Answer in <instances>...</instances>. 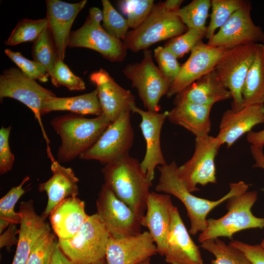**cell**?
<instances>
[{
  "label": "cell",
  "instance_id": "44dd1931",
  "mask_svg": "<svg viewBox=\"0 0 264 264\" xmlns=\"http://www.w3.org/2000/svg\"><path fill=\"white\" fill-rule=\"evenodd\" d=\"M83 0L68 3L59 0H47L46 18L55 44L58 59L64 61L72 25L87 4Z\"/></svg>",
  "mask_w": 264,
  "mask_h": 264
},
{
  "label": "cell",
  "instance_id": "db71d44e",
  "mask_svg": "<svg viewBox=\"0 0 264 264\" xmlns=\"http://www.w3.org/2000/svg\"><path fill=\"white\" fill-rule=\"evenodd\" d=\"M260 245L264 248V239L261 242Z\"/></svg>",
  "mask_w": 264,
  "mask_h": 264
},
{
  "label": "cell",
  "instance_id": "7a4b0ae2",
  "mask_svg": "<svg viewBox=\"0 0 264 264\" xmlns=\"http://www.w3.org/2000/svg\"><path fill=\"white\" fill-rule=\"evenodd\" d=\"M101 171L104 183L115 196L138 215L144 216L153 183L138 160L128 153L104 165Z\"/></svg>",
  "mask_w": 264,
  "mask_h": 264
},
{
  "label": "cell",
  "instance_id": "cb8c5ba5",
  "mask_svg": "<svg viewBox=\"0 0 264 264\" xmlns=\"http://www.w3.org/2000/svg\"><path fill=\"white\" fill-rule=\"evenodd\" d=\"M51 161V176L38 185L40 192H45L47 196V203L42 217L45 218L52 211L65 199L77 197L78 193V178L73 170L65 167L55 159L52 155L49 156Z\"/></svg>",
  "mask_w": 264,
  "mask_h": 264
},
{
  "label": "cell",
  "instance_id": "1f68e13d",
  "mask_svg": "<svg viewBox=\"0 0 264 264\" xmlns=\"http://www.w3.org/2000/svg\"><path fill=\"white\" fill-rule=\"evenodd\" d=\"M211 7L210 0H193L181 8L176 14L187 28L195 29L205 34L206 22Z\"/></svg>",
  "mask_w": 264,
  "mask_h": 264
},
{
  "label": "cell",
  "instance_id": "f907efd6",
  "mask_svg": "<svg viewBox=\"0 0 264 264\" xmlns=\"http://www.w3.org/2000/svg\"><path fill=\"white\" fill-rule=\"evenodd\" d=\"M183 0H167L163 2L164 6L169 10L177 13L181 8L180 6Z\"/></svg>",
  "mask_w": 264,
  "mask_h": 264
},
{
  "label": "cell",
  "instance_id": "3957f363",
  "mask_svg": "<svg viewBox=\"0 0 264 264\" xmlns=\"http://www.w3.org/2000/svg\"><path fill=\"white\" fill-rule=\"evenodd\" d=\"M110 123L102 113L92 118L73 113L53 118L50 125L61 140L57 161L67 162L79 157L94 145Z\"/></svg>",
  "mask_w": 264,
  "mask_h": 264
},
{
  "label": "cell",
  "instance_id": "9c48e42d",
  "mask_svg": "<svg viewBox=\"0 0 264 264\" xmlns=\"http://www.w3.org/2000/svg\"><path fill=\"white\" fill-rule=\"evenodd\" d=\"M220 146L216 136L196 137L192 156L177 168L178 176L190 192L199 191L198 184L217 183L215 161Z\"/></svg>",
  "mask_w": 264,
  "mask_h": 264
},
{
  "label": "cell",
  "instance_id": "277c9868",
  "mask_svg": "<svg viewBox=\"0 0 264 264\" xmlns=\"http://www.w3.org/2000/svg\"><path fill=\"white\" fill-rule=\"evenodd\" d=\"M257 198V192L252 191L228 199L227 213L217 219H207L206 228L200 233L198 242L201 243L222 237L232 239L234 234L241 231L264 228V218L257 217L251 212Z\"/></svg>",
  "mask_w": 264,
  "mask_h": 264
},
{
  "label": "cell",
  "instance_id": "f546056e",
  "mask_svg": "<svg viewBox=\"0 0 264 264\" xmlns=\"http://www.w3.org/2000/svg\"><path fill=\"white\" fill-rule=\"evenodd\" d=\"M200 247L214 256L211 264H252L242 251L219 238L206 240L201 243Z\"/></svg>",
  "mask_w": 264,
  "mask_h": 264
},
{
  "label": "cell",
  "instance_id": "f1b7e54d",
  "mask_svg": "<svg viewBox=\"0 0 264 264\" xmlns=\"http://www.w3.org/2000/svg\"><path fill=\"white\" fill-rule=\"evenodd\" d=\"M243 107L264 105V44H258L254 61L249 69L242 91Z\"/></svg>",
  "mask_w": 264,
  "mask_h": 264
},
{
  "label": "cell",
  "instance_id": "d4e9b609",
  "mask_svg": "<svg viewBox=\"0 0 264 264\" xmlns=\"http://www.w3.org/2000/svg\"><path fill=\"white\" fill-rule=\"evenodd\" d=\"M88 215L85 203L77 197L61 202L49 214L51 226L60 240L73 237L79 230Z\"/></svg>",
  "mask_w": 264,
  "mask_h": 264
},
{
  "label": "cell",
  "instance_id": "83f0119b",
  "mask_svg": "<svg viewBox=\"0 0 264 264\" xmlns=\"http://www.w3.org/2000/svg\"><path fill=\"white\" fill-rule=\"evenodd\" d=\"M54 111H68L82 115L92 114L96 116L102 113V110L96 89L80 95L50 97L43 103L42 116Z\"/></svg>",
  "mask_w": 264,
  "mask_h": 264
},
{
  "label": "cell",
  "instance_id": "bcb514c9",
  "mask_svg": "<svg viewBox=\"0 0 264 264\" xmlns=\"http://www.w3.org/2000/svg\"><path fill=\"white\" fill-rule=\"evenodd\" d=\"M48 264H75L63 253L60 248L58 241L56 243L52 256Z\"/></svg>",
  "mask_w": 264,
  "mask_h": 264
},
{
  "label": "cell",
  "instance_id": "60d3db41",
  "mask_svg": "<svg viewBox=\"0 0 264 264\" xmlns=\"http://www.w3.org/2000/svg\"><path fill=\"white\" fill-rule=\"evenodd\" d=\"M57 242L51 231L42 236L32 249L27 264H48Z\"/></svg>",
  "mask_w": 264,
  "mask_h": 264
},
{
  "label": "cell",
  "instance_id": "ba28073f",
  "mask_svg": "<svg viewBox=\"0 0 264 264\" xmlns=\"http://www.w3.org/2000/svg\"><path fill=\"white\" fill-rule=\"evenodd\" d=\"M51 91L43 87L37 82L25 76L19 68L11 67L5 69L0 76V98H11L17 100L30 109L41 127L47 145L50 150L49 138L41 119V110L44 102L55 96Z\"/></svg>",
  "mask_w": 264,
  "mask_h": 264
},
{
  "label": "cell",
  "instance_id": "484cf974",
  "mask_svg": "<svg viewBox=\"0 0 264 264\" xmlns=\"http://www.w3.org/2000/svg\"><path fill=\"white\" fill-rule=\"evenodd\" d=\"M230 98L231 92L221 83L214 69L176 95L174 103L185 101L213 106Z\"/></svg>",
  "mask_w": 264,
  "mask_h": 264
},
{
  "label": "cell",
  "instance_id": "8d00e7d4",
  "mask_svg": "<svg viewBox=\"0 0 264 264\" xmlns=\"http://www.w3.org/2000/svg\"><path fill=\"white\" fill-rule=\"evenodd\" d=\"M154 5L153 0H122L119 2L121 11L127 16L129 27L139 26L151 13Z\"/></svg>",
  "mask_w": 264,
  "mask_h": 264
},
{
  "label": "cell",
  "instance_id": "ab89813d",
  "mask_svg": "<svg viewBox=\"0 0 264 264\" xmlns=\"http://www.w3.org/2000/svg\"><path fill=\"white\" fill-rule=\"evenodd\" d=\"M4 53L27 77L42 82L47 81L48 78L50 77L47 70L35 61L30 60L20 52L8 48L4 50Z\"/></svg>",
  "mask_w": 264,
  "mask_h": 264
},
{
  "label": "cell",
  "instance_id": "7c38bea8",
  "mask_svg": "<svg viewBox=\"0 0 264 264\" xmlns=\"http://www.w3.org/2000/svg\"><path fill=\"white\" fill-rule=\"evenodd\" d=\"M131 110L124 111L108 128L94 145L79 158L106 165L129 153L134 139Z\"/></svg>",
  "mask_w": 264,
  "mask_h": 264
},
{
  "label": "cell",
  "instance_id": "7bdbcfd3",
  "mask_svg": "<svg viewBox=\"0 0 264 264\" xmlns=\"http://www.w3.org/2000/svg\"><path fill=\"white\" fill-rule=\"evenodd\" d=\"M11 126L0 129V174L3 175L12 169L15 161V156L9 145V136Z\"/></svg>",
  "mask_w": 264,
  "mask_h": 264
},
{
  "label": "cell",
  "instance_id": "4fadbf2b",
  "mask_svg": "<svg viewBox=\"0 0 264 264\" xmlns=\"http://www.w3.org/2000/svg\"><path fill=\"white\" fill-rule=\"evenodd\" d=\"M251 11V2L245 1L244 5L208 40L207 44L232 49L249 44L264 43V32L253 22Z\"/></svg>",
  "mask_w": 264,
  "mask_h": 264
},
{
  "label": "cell",
  "instance_id": "4316f807",
  "mask_svg": "<svg viewBox=\"0 0 264 264\" xmlns=\"http://www.w3.org/2000/svg\"><path fill=\"white\" fill-rule=\"evenodd\" d=\"M167 119L173 124L183 127L196 137L209 135L211 122L210 114L212 106L189 102L174 103Z\"/></svg>",
  "mask_w": 264,
  "mask_h": 264
},
{
  "label": "cell",
  "instance_id": "8992f818",
  "mask_svg": "<svg viewBox=\"0 0 264 264\" xmlns=\"http://www.w3.org/2000/svg\"><path fill=\"white\" fill-rule=\"evenodd\" d=\"M110 236L96 213L88 216L73 237L59 239L58 243L63 253L75 264H92L105 258Z\"/></svg>",
  "mask_w": 264,
  "mask_h": 264
},
{
  "label": "cell",
  "instance_id": "7402d4cb",
  "mask_svg": "<svg viewBox=\"0 0 264 264\" xmlns=\"http://www.w3.org/2000/svg\"><path fill=\"white\" fill-rule=\"evenodd\" d=\"M18 212L21 217L20 227L12 264H27L35 244L42 236L50 232V228L45 219L36 213L32 200L21 202Z\"/></svg>",
  "mask_w": 264,
  "mask_h": 264
},
{
  "label": "cell",
  "instance_id": "6da1fadb",
  "mask_svg": "<svg viewBox=\"0 0 264 264\" xmlns=\"http://www.w3.org/2000/svg\"><path fill=\"white\" fill-rule=\"evenodd\" d=\"M177 165L174 161L158 166L160 173L155 187L157 192L171 195L178 198L185 206L190 221L189 233L195 235L203 231L207 226L208 214L217 206L229 198L247 192L248 186L243 181L231 183L229 192L216 200L197 197L187 190L177 174Z\"/></svg>",
  "mask_w": 264,
  "mask_h": 264
},
{
  "label": "cell",
  "instance_id": "30bf717a",
  "mask_svg": "<svg viewBox=\"0 0 264 264\" xmlns=\"http://www.w3.org/2000/svg\"><path fill=\"white\" fill-rule=\"evenodd\" d=\"M97 213L110 236L119 239L141 233L139 216L104 183L96 200Z\"/></svg>",
  "mask_w": 264,
  "mask_h": 264
},
{
  "label": "cell",
  "instance_id": "b9f144b4",
  "mask_svg": "<svg viewBox=\"0 0 264 264\" xmlns=\"http://www.w3.org/2000/svg\"><path fill=\"white\" fill-rule=\"evenodd\" d=\"M154 54L159 69L172 83L178 75L181 66L177 58L169 50L160 46L154 49Z\"/></svg>",
  "mask_w": 264,
  "mask_h": 264
},
{
  "label": "cell",
  "instance_id": "f35d334b",
  "mask_svg": "<svg viewBox=\"0 0 264 264\" xmlns=\"http://www.w3.org/2000/svg\"><path fill=\"white\" fill-rule=\"evenodd\" d=\"M50 77L52 84L57 88L63 86L69 91L86 89L83 80L75 75L64 61L60 59H57Z\"/></svg>",
  "mask_w": 264,
  "mask_h": 264
},
{
  "label": "cell",
  "instance_id": "9a60e30c",
  "mask_svg": "<svg viewBox=\"0 0 264 264\" xmlns=\"http://www.w3.org/2000/svg\"><path fill=\"white\" fill-rule=\"evenodd\" d=\"M131 110L141 117L140 127L146 142V150L140 165L148 179L152 182L155 168L167 164L161 149L160 133L169 111L160 113L144 110L135 104L131 106Z\"/></svg>",
  "mask_w": 264,
  "mask_h": 264
},
{
  "label": "cell",
  "instance_id": "c3c4849f",
  "mask_svg": "<svg viewBox=\"0 0 264 264\" xmlns=\"http://www.w3.org/2000/svg\"><path fill=\"white\" fill-rule=\"evenodd\" d=\"M246 139L251 145L264 147V129L259 132L251 131L247 134Z\"/></svg>",
  "mask_w": 264,
  "mask_h": 264
},
{
  "label": "cell",
  "instance_id": "74e56055",
  "mask_svg": "<svg viewBox=\"0 0 264 264\" xmlns=\"http://www.w3.org/2000/svg\"><path fill=\"white\" fill-rule=\"evenodd\" d=\"M202 32L192 28H187L184 33L170 39L164 46L178 58L191 52L194 47L205 37Z\"/></svg>",
  "mask_w": 264,
  "mask_h": 264
},
{
  "label": "cell",
  "instance_id": "52a82bcc",
  "mask_svg": "<svg viewBox=\"0 0 264 264\" xmlns=\"http://www.w3.org/2000/svg\"><path fill=\"white\" fill-rule=\"evenodd\" d=\"M123 74L131 82L147 110L159 112L161 98L167 94L171 82L154 64L152 51L144 50L140 63L128 65Z\"/></svg>",
  "mask_w": 264,
  "mask_h": 264
},
{
  "label": "cell",
  "instance_id": "5bb4252c",
  "mask_svg": "<svg viewBox=\"0 0 264 264\" xmlns=\"http://www.w3.org/2000/svg\"><path fill=\"white\" fill-rule=\"evenodd\" d=\"M230 49L214 47L201 41L192 50L187 61L183 64L180 71L171 84L166 96L176 95L193 83L215 69L217 65Z\"/></svg>",
  "mask_w": 264,
  "mask_h": 264
},
{
  "label": "cell",
  "instance_id": "ee69618b",
  "mask_svg": "<svg viewBox=\"0 0 264 264\" xmlns=\"http://www.w3.org/2000/svg\"><path fill=\"white\" fill-rule=\"evenodd\" d=\"M229 244L242 251L252 264H264V248L260 244H249L239 241H232Z\"/></svg>",
  "mask_w": 264,
  "mask_h": 264
},
{
  "label": "cell",
  "instance_id": "5b68a950",
  "mask_svg": "<svg viewBox=\"0 0 264 264\" xmlns=\"http://www.w3.org/2000/svg\"><path fill=\"white\" fill-rule=\"evenodd\" d=\"M187 30L176 13L168 10L163 2H159L154 5L142 24L128 32L123 42L128 49L135 52L177 37Z\"/></svg>",
  "mask_w": 264,
  "mask_h": 264
},
{
  "label": "cell",
  "instance_id": "f6af8a7d",
  "mask_svg": "<svg viewBox=\"0 0 264 264\" xmlns=\"http://www.w3.org/2000/svg\"><path fill=\"white\" fill-rule=\"evenodd\" d=\"M19 234L16 224L10 225L6 230L0 234V247H10L18 243L16 234Z\"/></svg>",
  "mask_w": 264,
  "mask_h": 264
},
{
  "label": "cell",
  "instance_id": "ffe728a7",
  "mask_svg": "<svg viewBox=\"0 0 264 264\" xmlns=\"http://www.w3.org/2000/svg\"><path fill=\"white\" fill-rule=\"evenodd\" d=\"M163 256L169 264H204L199 247L190 237L175 206Z\"/></svg>",
  "mask_w": 264,
  "mask_h": 264
},
{
  "label": "cell",
  "instance_id": "ac0fdd59",
  "mask_svg": "<svg viewBox=\"0 0 264 264\" xmlns=\"http://www.w3.org/2000/svg\"><path fill=\"white\" fill-rule=\"evenodd\" d=\"M89 78L96 86L102 114L110 122L135 104L134 96L131 92L118 85L104 69L92 73Z\"/></svg>",
  "mask_w": 264,
  "mask_h": 264
},
{
  "label": "cell",
  "instance_id": "816d5d0a",
  "mask_svg": "<svg viewBox=\"0 0 264 264\" xmlns=\"http://www.w3.org/2000/svg\"><path fill=\"white\" fill-rule=\"evenodd\" d=\"M92 264H108L106 261V258H104L96 263H93Z\"/></svg>",
  "mask_w": 264,
  "mask_h": 264
},
{
  "label": "cell",
  "instance_id": "d590c367",
  "mask_svg": "<svg viewBox=\"0 0 264 264\" xmlns=\"http://www.w3.org/2000/svg\"><path fill=\"white\" fill-rule=\"evenodd\" d=\"M103 28L113 37L124 40L130 28L127 19L124 18L109 0H102Z\"/></svg>",
  "mask_w": 264,
  "mask_h": 264
},
{
  "label": "cell",
  "instance_id": "7dc6e473",
  "mask_svg": "<svg viewBox=\"0 0 264 264\" xmlns=\"http://www.w3.org/2000/svg\"><path fill=\"white\" fill-rule=\"evenodd\" d=\"M103 11L96 7L90 8L86 22L94 25L101 26V22H103Z\"/></svg>",
  "mask_w": 264,
  "mask_h": 264
},
{
  "label": "cell",
  "instance_id": "d6986e66",
  "mask_svg": "<svg viewBox=\"0 0 264 264\" xmlns=\"http://www.w3.org/2000/svg\"><path fill=\"white\" fill-rule=\"evenodd\" d=\"M174 205L171 196L150 192L146 213L142 217L141 226L147 227L156 245L157 253L164 256L172 220Z\"/></svg>",
  "mask_w": 264,
  "mask_h": 264
},
{
  "label": "cell",
  "instance_id": "2e32d148",
  "mask_svg": "<svg viewBox=\"0 0 264 264\" xmlns=\"http://www.w3.org/2000/svg\"><path fill=\"white\" fill-rule=\"evenodd\" d=\"M67 46L94 50L111 62L123 61L128 49L123 41L109 34L102 26L86 21L80 28L71 32Z\"/></svg>",
  "mask_w": 264,
  "mask_h": 264
},
{
  "label": "cell",
  "instance_id": "8fae6325",
  "mask_svg": "<svg viewBox=\"0 0 264 264\" xmlns=\"http://www.w3.org/2000/svg\"><path fill=\"white\" fill-rule=\"evenodd\" d=\"M257 45L252 43L230 49L215 68L219 80L231 93V109L235 111L243 108L242 88L255 58Z\"/></svg>",
  "mask_w": 264,
  "mask_h": 264
},
{
  "label": "cell",
  "instance_id": "4dcf8cb0",
  "mask_svg": "<svg viewBox=\"0 0 264 264\" xmlns=\"http://www.w3.org/2000/svg\"><path fill=\"white\" fill-rule=\"evenodd\" d=\"M30 179L25 176L21 183L12 187L0 199V233H2L10 225L20 223L21 217L14 208L19 198L26 192L23 185Z\"/></svg>",
  "mask_w": 264,
  "mask_h": 264
},
{
  "label": "cell",
  "instance_id": "e575fe53",
  "mask_svg": "<svg viewBox=\"0 0 264 264\" xmlns=\"http://www.w3.org/2000/svg\"><path fill=\"white\" fill-rule=\"evenodd\" d=\"M34 60L42 65L50 76L58 57L49 27L34 42L32 49Z\"/></svg>",
  "mask_w": 264,
  "mask_h": 264
},
{
  "label": "cell",
  "instance_id": "603a6c76",
  "mask_svg": "<svg viewBox=\"0 0 264 264\" xmlns=\"http://www.w3.org/2000/svg\"><path fill=\"white\" fill-rule=\"evenodd\" d=\"M264 124V105H251L239 111L227 110L221 118L216 136L220 145L228 148L257 125Z\"/></svg>",
  "mask_w": 264,
  "mask_h": 264
},
{
  "label": "cell",
  "instance_id": "d6a6232c",
  "mask_svg": "<svg viewBox=\"0 0 264 264\" xmlns=\"http://www.w3.org/2000/svg\"><path fill=\"white\" fill-rule=\"evenodd\" d=\"M48 27L46 17L39 20L23 19L18 22L4 44L13 46L25 42H34Z\"/></svg>",
  "mask_w": 264,
  "mask_h": 264
},
{
  "label": "cell",
  "instance_id": "f5cc1de1",
  "mask_svg": "<svg viewBox=\"0 0 264 264\" xmlns=\"http://www.w3.org/2000/svg\"><path fill=\"white\" fill-rule=\"evenodd\" d=\"M150 261V258L145 261H142L140 263H139L137 264H151Z\"/></svg>",
  "mask_w": 264,
  "mask_h": 264
},
{
  "label": "cell",
  "instance_id": "e0dca14e",
  "mask_svg": "<svg viewBox=\"0 0 264 264\" xmlns=\"http://www.w3.org/2000/svg\"><path fill=\"white\" fill-rule=\"evenodd\" d=\"M149 231L115 239L110 236L106 253L108 264H137L157 254Z\"/></svg>",
  "mask_w": 264,
  "mask_h": 264
},
{
  "label": "cell",
  "instance_id": "836d02e7",
  "mask_svg": "<svg viewBox=\"0 0 264 264\" xmlns=\"http://www.w3.org/2000/svg\"><path fill=\"white\" fill-rule=\"evenodd\" d=\"M212 11L205 37L209 40L244 4L243 0H211Z\"/></svg>",
  "mask_w": 264,
  "mask_h": 264
},
{
  "label": "cell",
  "instance_id": "681fc988",
  "mask_svg": "<svg viewBox=\"0 0 264 264\" xmlns=\"http://www.w3.org/2000/svg\"><path fill=\"white\" fill-rule=\"evenodd\" d=\"M263 148V147L251 145L250 152L255 161L253 167L261 168L264 170V154Z\"/></svg>",
  "mask_w": 264,
  "mask_h": 264
}]
</instances>
